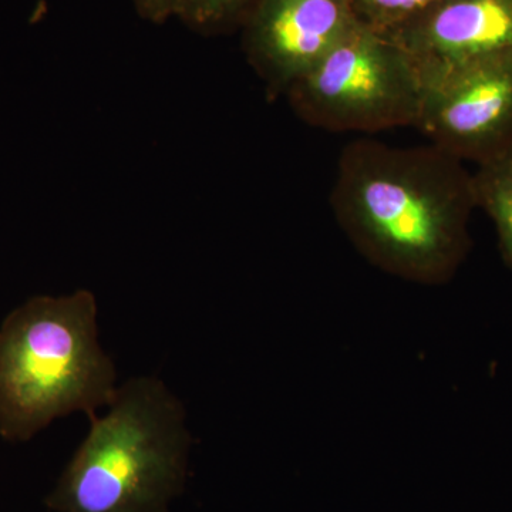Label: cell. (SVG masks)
I'll use <instances>...</instances> for the list:
<instances>
[{"instance_id":"52a82bcc","label":"cell","mask_w":512,"mask_h":512,"mask_svg":"<svg viewBox=\"0 0 512 512\" xmlns=\"http://www.w3.org/2000/svg\"><path fill=\"white\" fill-rule=\"evenodd\" d=\"M386 36L419 67L510 52L512 0H439Z\"/></svg>"},{"instance_id":"8fae6325","label":"cell","mask_w":512,"mask_h":512,"mask_svg":"<svg viewBox=\"0 0 512 512\" xmlns=\"http://www.w3.org/2000/svg\"><path fill=\"white\" fill-rule=\"evenodd\" d=\"M133 2L138 15L156 25L175 18V10L178 5V0H133Z\"/></svg>"},{"instance_id":"5b68a950","label":"cell","mask_w":512,"mask_h":512,"mask_svg":"<svg viewBox=\"0 0 512 512\" xmlns=\"http://www.w3.org/2000/svg\"><path fill=\"white\" fill-rule=\"evenodd\" d=\"M419 72L421 101L414 127L431 144L476 164L512 146V50L423 66Z\"/></svg>"},{"instance_id":"7a4b0ae2","label":"cell","mask_w":512,"mask_h":512,"mask_svg":"<svg viewBox=\"0 0 512 512\" xmlns=\"http://www.w3.org/2000/svg\"><path fill=\"white\" fill-rule=\"evenodd\" d=\"M90 419L45 498L53 512H170L183 493L192 436L183 402L156 376L119 386Z\"/></svg>"},{"instance_id":"30bf717a","label":"cell","mask_w":512,"mask_h":512,"mask_svg":"<svg viewBox=\"0 0 512 512\" xmlns=\"http://www.w3.org/2000/svg\"><path fill=\"white\" fill-rule=\"evenodd\" d=\"M439 0H350L357 23L389 35L419 18Z\"/></svg>"},{"instance_id":"6da1fadb","label":"cell","mask_w":512,"mask_h":512,"mask_svg":"<svg viewBox=\"0 0 512 512\" xmlns=\"http://www.w3.org/2000/svg\"><path fill=\"white\" fill-rule=\"evenodd\" d=\"M330 205L370 264L420 285H444L470 251L471 173L441 148L360 138L343 148Z\"/></svg>"},{"instance_id":"9c48e42d","label":"cell","mask_w":512,"mask_h":512,"mask_svg":"<svg viewBox=\"0 0 512 512\" xmlns=\"http://www.w3.org/2000/svg\"><path fill=\"white\" fill-rule=\"evenodd\" d=\"M258 0H178L175 18L201 35H217L244 25Z\"/></svg>"},{"instance_id":"8992f818","label":"cell","mask_w":512,"mask_h":512,"mask_svg":"<svg viewBox=\"0 0 512 512\" xmlns=\"http://www.w3.org/2000/svg\"><path fill=\"white\" fill-rule=\"evenodd\" d=\"M357 25L350 0H258L242 25L244 49L274 100Z\"/></svg>"},{"instance_id":"277c9868","label":"cell","mask_w":512,"mask_h":512,"mask_svg":"<svg viewBox=\"0 0 512 512\" xmlns=\"http://www.w3.org/2000/svg\"><path fill=\"white\" fill-rule=\"evenodd\" d=\"M295 113L328 131L416 126L419 67L389 36L357 25L286 92Z\"/></svg>"},{"instance_id":"3957f363","label":"cell","mask_w":512,"mask_h":512,"mask_svg":"<svg viewBox=\"0 0 512 512\" xmlns=\"http://www.w3.org/2000/svg\"><path fill=\"white\" fill-rule=\"evenodd\" d=\"M99 306L89 289L36 295L0 323V439L28 443L73 413L89 419L117 389L99 342Z\"/></svg>"},{"instance_id":"ba28073f","label":"cell","mask_w":512,"mask_h":512,"mask_svg":"<svg viewBox=\"0 0 512 512\" xmlns=\"http://www.w3.org/2000/svg\"><path fill=\"white\" fill-rule=\"evenodd\" d=\"M476 207L493 221L501 258L512 269V146L471 173Z\"/></svg>"}]
</instances>
